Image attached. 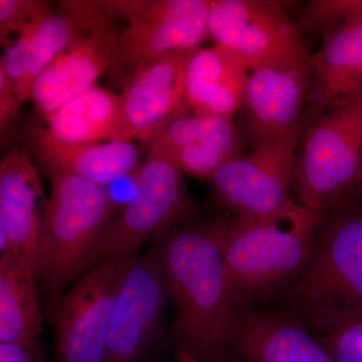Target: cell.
<instances>
[{"instance_id":"obj_1","label":"cell","mask_w":362,"mask_h":362,"mask_svg":"<svg viewBox=\"0 0 362 362\" xmlns=\"http://www.w3.org/2000/svg\"><path fill=\"white\" fill-rule=\"evenodd\" d=\"M226 220L173 226L161 237L169 298L175 306V349L199 362H233V323L239 307L225 259Z\"/></svg>"},{"instance_id":"obj_2","label":"cell","mask_w":362,"mask_h":362,"mask_svg":"<svg viewBox=\"0 0 362 362\" xmlns=\"http://www.w3.org/2000/svg\"><path fill=\"white\" fill-rule=\"evenodd\" d=\"M287 309L316 335L362 318V202L351 199L317 228L303 269L285 288Z\"/></svg>"},{"instance_id":"obj_3","label":"cell","mask_w":362,"mask_h":362,"mask_svg":"<svg viewBox=\"0 0 362 362\" xmlns=\"http://www.w3.org/2000/svg\"><path fill=\"white\" fill-rule=\"evenodd\" d=\"M325 216L291 199L268 216L226 221L223 259L239 309L252 308L297 277Z\"/></svg>"},{"instance_id":"obj_4","label":"cell","mask_w":362,"mask_h":362,"mask_svg":"<svg viewBox=\"0 0 362 362\" xmlns=\"http://www.w3.org/2000/svg\"><path fill=\"white\" fill-rule=\"evenodd\" d=\"M37 263V282L54 296L90 269L116 213L103 187L51 171Z\"/></svg>"},{"instance_id":"obj_5","label":"cell","mask_w":362,"mask_h":362,"mask_svg":"<svg viewBox=\"0 0 362 362\" xmlns=\"http://www.w3.org/2000/svg\"><path fill=\"white\" fill-rule=\"evenodd\" d=\"M297 154L298 202L327 214L354 197L362 173V93L311 121Z\"/></svg>"},{"instance_id":"obj_6","label":"cell","mask_w":362,"mask_h":362,"mask_svg":"<svg viewBox=\"0 0 362 362\" xmlns=\"http://www.w3.org/2000/svg\"><path fill=\"white\" fill-rule=\"evenodd\" d=\"M169 299L159 238L124 272L103 362H160L168 349L164 326Z\"/></svg>"},{"instance_id":"obj_7","label":"cell","mask_w":362,"mask_h":362,"mask_svg":"<svg viewBox=\"0 0 362 362\" xmlns=\"http://www.w3.org/2000/svg\"><path fill=\"white\" fill-rule=\"evenodd\" d=\"M182 171L169 157L149 151L134 195L113 218L90 269L137 256L144 243L165 235L189 211Z\"/></svg>"},{"instance_id":"obj_8","label":"cell","mask_w":362,"mask_h":362,"mask_svg":"<svg viewBox=\"0 0 362 362\" xmlns=\"http://www.w3.org/2000/svg\"><path fill=\"white\" fill-rule=\"evenodd\" d=\"M112 16L128 25L117 42L113 66L133 73L163 54L194 51L209 37V0L103 1Z\"/></svg>"},{"instance_id":"obj_9","label":"cell","mask_w":362,"mask_h":362,"mask_svg":"<svg viewBox=\"0 0 362 362\" xmlns=\"http://www.w3.org/2000/svg\"><path fill=\"white\" fill-rule=\"evenodd\" d=\"M131 259L95 267L70 291L51 297L47 315L54 329L56 362H103L117 296Z\"/></svg>"},{"instance_id":"obj_10","label":"cell","mask_w":362,"mask_h":362,"mask_svg":"<svg viewBox=\"0 0 362 362\" xmlns=\"http://www.w3.org/2000/svg\"><path fill=\"white\" fill-rule=\"evenodd\" d=\"M307 126L258 143L247 156L221 165L211 177L214 199L239 218H259L291 201L297 149Z\"/></svg>"},{"instance_id":"obj_11","label":"cell","mask_w":362,"mask_h":362,"mask_svg":"<svg viewBox=\"0 0 362 362\" xmlns=\"http://www.w3.org/2000/svg\"><path fill=\"white\" fill-rule=\"evenodd\" d=\"M207 30L216 45L235 52L250 70L311 54L301 26L278 1H211Z\"/></svg>"},{"instance_id":"obj_12","label":"cell","mask_w":362,"mask_h":362,"mask_svg":"<svg viewBox=\"0 0 362 362\" xmlns=\"http://www.w3.org/2000/svg\"><path fill=\"white\" fill-rule=\"evenodd\" d=\"M309 18L323 32L312 54L307 103L317 117L362 93V0L312 1Z\"/></svg>"},{"instance_id":"obj_13","label":"cell","mask_w":362,"mask_h":362,"mask_svg":"<svg viewBox=\"0 0 362 362\" xmlns=\"http://www.w3.org/2000/svg\"><path fill=\"white\" fill-rule=\"evenodd\" d=\"M311 82L312 54L250 70L242 110L254 145L306 126Z\"/></svg>"},{"instance_id":"obj_14","label":"cell","mask_w":362,"mask_h":362,"mask_svg":"<svg viewBox=\"0 0 362 362\" xmlns=\"http://www.w3.org/2000/svg\"><path fill=\"white\" fill-rule=\"evenodd\" d=\"M192 52L163 54L127 78L121 95L122 141L145 139L170 119L192 111L185 99V73Z\"/></svg>"},{"instance_id":"obj_15","label":"cell","mask_w":362,"mask_h":362,"mask_svg":"<svg viewBox=\"0 0 362 362\" xmlns=\"http://www.w3.org/2000/svg\"><path fill=\"white\" fill-rule=\"evenodd\" d=\"M233 362H335L294 314L240 308L233 323Z\"/></svg>"},{"instance_id":"obj_16","label":"cell","mask_w":362,"mask_h":362,"mask_svg":"<svg viewBox=\"0 0 362 362\" xmlns=\"http://www.w3.org/2000/svg\"><path fill=\"white\" fill-rule=\"evenodd\" d=\"M119 35L111 26L82 33L52 59L33 85L35 109L47 118L62 105L96 85L115 63Z\"/></svg>"},{"instance_id":"obj_17","label":"cell","mask_w":362,"mask_h":362,"mask_svg":"<svg viewBox=\"0 0 362 362\" xmlns=\"http://www.w3.org/2000/svg\"><path fill=\"white\" fill-rule=\"evenodd\" d=\"M42 185L32 159L13 150L0 163V254L30 262L37 270L42 230Z\"/></svg>"},{"instance_id":"obj_18","label":"cell","mask_w":362,"mask_h":362,"mask_svg":"<svg viewBox=\"0 0 362 362\" xmlns=\"http://www.w3.org/2000/svg\"><path fill=\"white\" fill-rule=\"evenodd\" d=\"M249 73L244 59L221 45L195 49L185 73L188 108L201 115L233 118L242 110Z\"/></svg>"},{"instance_id":"obj_19","label":"cell","mask_w":362,"mask_h":362,"mask_svg":"<svg viewBox=\"0 0 362 362\" xmlns=\"http://www.w3.org/2000/svg\"><path fill=\"white\" fill-rule=\"evenodd\" d=\"M33 143L45 166L80 176L100 187L110 185L139 165V150L131 141L69 144L52 137L45 128L33 132Z\"/></svg>"},{"instance_id":"obj_20","label":"cell","mask_w":362,"mask_h":362,"mask_svg":"<svg viewBox=\"0 0 362 362\" xmlns=\"http://www.w3.org/2000/svg\"><path fill=\"white\" fill-rule=\"evenodd\" d=\"M82 32L66 11L49 13L33 30L4 49L0 66L13 82L18 106L32 100L33 85L40 74Z\"/></svg>"},{"instance_id":"obj_21","label":"cell","mask_w":362,"mask_h":362,"mask_svg":"<svg viewBox=\"0 0 362 362\" xmlns=\"http://www.w3.org/2000/svg\"><path fill=\"white\" fill-rule=\"evenodd\" d=\"M47 132L69 144L122 141V98L95 85L47 118Z\"/></svg>"},{"instance_id":"obj_22","label":"cell","mask_w":362,"mask_h":362,"mask_svg":"<svg viewBox=\"0 0 362 362\" xmlns=\"http://www.w3.org/2000/svg\"><path fill=\"white\" fill-rule=\"evenodd\" d=\"M37 270L25 259L0 257V342L33 341L42 330Z\"/></svg>"},{"instance_id":"obj_23","label":"cell","mask_w":362,"mask_h":362,"mask_svg":"<svg viewBox=\"0 0 362 362\" xmlns=\"http://www.w3.org/2000/svg\"><path fill=\"white\" fill-rule=\"evenodd\" d=\"M242 152L240 140L233 118L204 115V129L197 142L168 156L183 173L209 178Z\"/></svg>"},{"instance_id":"obj_24","label":"cell","mask_w":362,"mask_h":362,"mask_svg":"<svg viewBox=\"0 0 362 362\" xmlns=\"http://www.w3.org/2000/svg\"><path fill=\"white\" fill-rule=\"evenodd\" d=\"M202 129L204 115L187 111L164 123L142 141L148 145L149 151L168 156L197 142Z\"/></svg>"},{"instance_id":"obj_25","label":"cell","mask_w":362,"mask_h":362,"mask_svg":"<svg viewBox=\"0 0 362 362\" xmlns=\"http://www.w3.org/2000/svg\"><path fill=\"white\" fill-rule=\"evenodd\" d=\"M47 4L40 0H0V40L6 49L11 35L18 37L33 30L49 13Z\"/></svg>"},{"instance_id":"obj_26","label":"cell","mask_w":362,"mask_h":362,"mask_svg":"<svg viewBox=\"0 0 362 362\" xmlns=\"http://www.w3.org/2000/svg\"><path fill=\"white\" fill-rule=\"evenodd\" d=\"M318 337L335 362H362V318L346 321Z\"/></svg>"},{"instance_id":"obj_27","label":"cell","mask_w":362,"mask_h":362,"mask_svg":"<svg viewBox=\"0 0 362 362\" xmlns=\"http://www.w3.org/2000/svg\"><path fill=\"white\" fill-rule=\"evenodd\" d=\"M47 354L42 342H0V362H45Z\"/></svg>"},{"instance_id":"obj_28","label":"cell","mask_w":362,"mask_h":362,"mask_svg":"<svg viewBox=\"0 0 362 362\" xmlns=\"http://www.w3.org/2000/svg\"><path fill=\"white\" fill-rule=\"evenodd\" d=\"M140 166H141V163H139V165L136 166L127 175L121 176L120 178L114 180L110 185L103 187L115 211H120L130 201L131 197L134 195L136 185H137L138 176H139L140 173Z\"/></svg>"},{"instance_id":"obj_29","label":"cell","mask_w":362,"mask_h":362,"mask_svg":"<svg viewBox=\"0 0 362 362\" xmlns=\"http://www.w3.org/2000/svg\"><path fill=\"white\" fill-rule=\"evenodd\" d=\"M18 108L20 106L16 101L13 82L0 66V125L2 134Z\"/></svg>"},{"instance_id":"obj_30","label":"cell","mask_w":362,"mask_h":362,"mask_svg":"<svg viewBox=\"0 0 362 362\" xmlns=\"http://www.w3.org/2000/svg\"><path fill=\"white\" fill-rule=\"evenodd\" d=\"M175 356L176 362H199L192 354H188L187 350L178 347L175 350Z\"/></svg>"},{"instance_id":"obj_31","label":"cell","mask_w":362,"mask_h":362,"mask_svg":"<svg viewBox=\"0 0 362 362\" xmlns=\"http://www.w3.org/2000/svg\"><path fill=\"white\" fill-rule=\"evenodd\" d=\"M352 199L362 202V173L361 178H359L358 183H357L356 192H354V197Z\"/></svg>"}]
</instances>
